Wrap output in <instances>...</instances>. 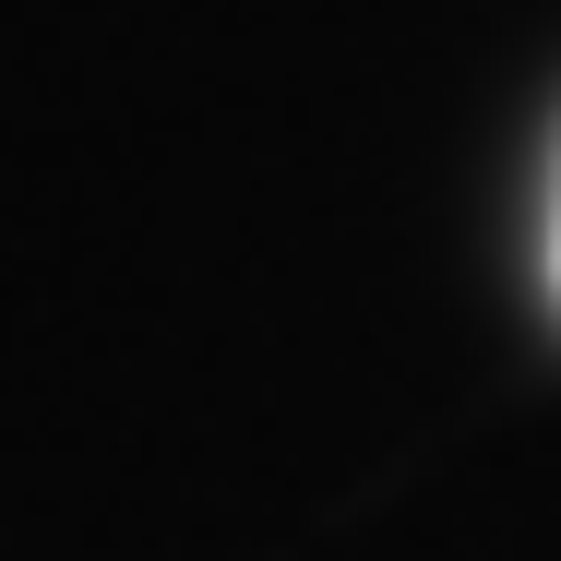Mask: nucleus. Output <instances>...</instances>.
Returning a JSON list of instances; mask_svg holds the SVG:
<instances>
[{"instance_id":"nucleus-1","label":"nucleus","mask_w":561,"mask_h":561,"mask_svg":"<svg viewBox=\"0 0 561 561\" xmlns=\"http://www.w3.org/2000/svg\"><path fill=\"white\" fill-rule=\"evenodd\" d=\"M550 287H561V204H550Z\"/></svg>"}]
</instances>
